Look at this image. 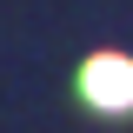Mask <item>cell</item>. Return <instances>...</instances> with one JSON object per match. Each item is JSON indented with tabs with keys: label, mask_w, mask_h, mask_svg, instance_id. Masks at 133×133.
<instances>
[{
	"label": "cell",
	"mask_w": 133,
	"mask_h": 133,
	"mask_svg": "<svg viewBox=\"0 0 133 133\" xmlns=\"http://www.w3.org/2000/svg\"><path fill=\"white\" fill-rule=\"evenodd\" d=\"M80 93L93 107H107V113H127L133 107V60L127 53H93L80 66Z\"/></svg>",
	"instance_id": "1"
}]
</instances>
